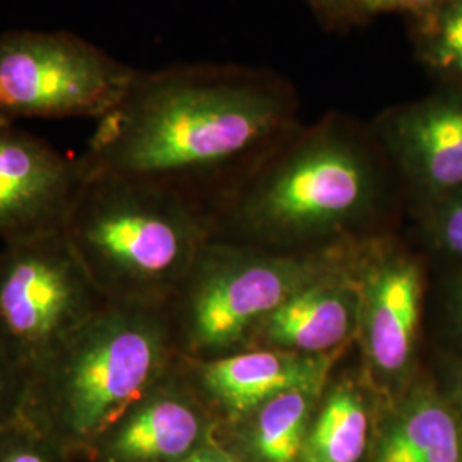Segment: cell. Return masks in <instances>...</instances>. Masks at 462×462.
<instances>
[{
  "mask_svg": "<svg viewBox=\"0 0 462 462\" xmlns=\"http://www.w3.org/2000/svg\"><path fill=\"white\" fill-rule=\"evenodd\" d=\"M300 97L267 67L179 64L137 69L78 158L84 177L170 183L209 209L297 131Z\"/></svg>",
  "mask_w": 462,
  "mask_h": 462,
  "instance_id": "obj_1",
  "label": "cell"
},
{
  "mask_svg": "<svg viewBox=\"0 0 462 462\" xmlns=\"http://www.w3.org/2000/svg\"><path fill=\"white\" fill-rule=\"evenodd\" d=\"M393 166L368 125L332 112L298 127L247 179L209 209L271 240L347 230L377 213Z\"/></svg>",
  "mask_w": 462,
  "mask_h": 462,
  "instance_id": "obj_2",
  "label": "cell"
},
{
  "mask_svg": "<svg viewBox=\"0 0 462 462\" xmlns=\"http://www.w3.org/2000/svg\"><path fill=\"white\" fill-rule=\"evenodd\" d=\"M179 358L165 305L108 300L32 370L23 414L67 454H93Z\"/></svg>",
  "mask_w": 462,
  "mask_h": 462,
  "instance_id": "obj_3",
  "label": "cell"
},
{
  "mask_svg": "<svg viewBox=\"0 0 462 462\" xmlns=\"http://www.w3.org/2000/svg\"><path fill=\"white\" fill-rule=\"evenodd\" d=\"M62 231L103 297L158 305L213 236L198 199L170 183L120 175L84 177Z\"/></svg>",
  "mask_w": 462,
  "mask_h": 462,
  "instance_id": "obj_4",
  "label": "cell"
},
{
  "mask_svg": "<svg viewBox=\"0 0 462 462\" xmlns=\"http://www.w3.org/2000/svg\"><path fill=\"white\" fill-rule=\"evenodd\" d=\"M322 276L320 261L245 257L211 238L166 300L179 356L213 360L230 355L248 330Z\"/></svg>",
  "mask_w": 462,
  "mask_h": 462,
  "instance_id": "obj_5",
  "label": "cell"
},
{
  "mask_svg": "<svg viewBox=\"0 0 462 462\" xmlns=\"http://www.w3.org/2000/svg\"><path fill=\"white\" fill-rule=\"evenodd\" d=\"M135 72L72 32L9 30L0 34V122H97L125 95Z\"/></svg>",
  "mask_w": 462,
  "mask_h": 462,
  "instance_id": "obj_6",
  "label": "cell"
},
{
  "mask_svg": "<svg viewBox=\"0 0 462 462\" xmlns=\"http://www.w3.org/2000/svg\"><path fill=\"white\" fill-rule=\"evenodd\" d=\"M106 301L64 231L0 245V346L28 374Z\"/></svg>",
  "mask_w": 462,
  "mask_h": 462,
  "instance_id": "obj_7",
  "label": "cell"
},
{
  "mask_svg": "<svg viewBox=\"0 0 462 462\" xmlns=\"http://www.w3.org/2000/svg\"><path fill=\"white\" fill-rule=\"evenodd\" d=\"M410 194L435 208L462 189V86L382 110L370 122Z\"/></svg>",
  "mask_w": 462,
  "mask_h": 462,
  "instance_id": "obj_8",
  "label": "cell"
},
{
  "mask_svg": "<svg viewBox=\"0 0 462 462\" xmlns=\"http://www.w3.org/2000/svg\"><path fill=\"white\" fill-rule=\"evenodd\" d=\"M83 182L79 160L0 122V245L62 231Z\"/></svg>",
  "mask_w": 462,
  "mask_h": 462,
  "instance_id": "obj_9",
  "label": "cell"
},
{
  "mask_svg": "<svg viewBox=\"0 0 462 462\" xmlns=\"http://www.w3.org/2000/svg\"><path fill=\"white\" fill-rule=\"evenodd\" d=\"M208 406L183 374L180 358L99 440L101 462H177L206 446Z\"/></svg>",
  "mask_w": 462,
  "mask_h": 462,
  "instance_id": "obj_10",
  "label": "cell"
},
{
  "mask_svg": "<svg viewBox=\"0 0 462 462\" xmlns=\"http://www.w3.org/2000/svg\"><path fill=\"white\" fill-rule=\"evenodd\" d=\"M332 355L282 349L230 353L213 360L180 358L183 374L204 404L231 416L259 410L273 397L298 389H320Z\"/></svg>",
  "mask_w": 462,
  "mask_h": 462,
  "instance_id": "obj_11",
  "label": "cell"
},
{
  "mask_svg": "<svg viewBox=\"0 0 462 462\" xmlns=\"http://www.w3.org/2000/svg\"><path fill=\"white\" fill-rule=\"evenodd\" d=\"M421 307V274L393 255L374 265L362 291V326L370 365L382 379L401 377L413 360Z\"/></svg>",
  "mask_w": 462,
  "mask_h": 462,
  "instance_id": "obj_12",
  "label": "cell"
},
{
  "mask_svg": "<svg viewBox=\"0 0 462 462\" xmlns=\"http://www.w3.org/2000/svg\"><path fill=\"white\" fill-rule=\"evenodd\" d=\"M362 314V291L351 282L322 276L255 328L271 349L332 355L355 329Z\"/></svg>",
  "mask_w": 462,
  "mask_h": 462,
  "instance_id": "obj_13",
  "label": "cell"
},
{
  "mask_svg": "<svg viewBox=\"0 0 462 462\" xmlns=\"http://www.w3.org/2000/svg\"><path fill=\"white\" fill-rule=\"evenodd\" d=\"M375 462H462L459 425L440 401L420 397L385 431Z\"/></svg>",
  "mask_w": 462,
  "mask_h": 462,
  "instance_id": "obj_14",
  "label": "cell"
},
{
  "mask_svg": "<svg viewBox=\"0 0 462 462\" xmlns=\"http://www.w3.org/2000/svg\"><path fill=\"white\" fill-rule=\"evenodd\" d=\"M370 437L364 396L349 383L330 391L310 423L298 462H360Z\"/></svg>",
  "mask_w": 462,
  "mask_h": 462,
  "instance_id": "obj_15",
  "label": "cell"
},
{
  "mask_svg": "<svg viewBox=\"0 0 462 462\" xmlns=\"http://www.w3.org/2000/svg\"><path fill=\"white\" fill-rule=\"evenodd\" d=\"M416 60L439 86H462V0H440L408 19Z\"/></svg>",
  "mask_w": 462,
  "mask_h": 462,
  "instance_id": "obj_16",
  "label": "cell"
},
{
  "mask_svg": "<svg viewBox=\"0 0 462 462\" xmlns=\"http://www.w3.org/2000/svg\"><path fill=\"white\" fill-rule=\"evenodd\" d=\"M319 391H290L255 410L252 444L261 462L298 461L312 423V406Z\"/></svg>",
  "mask_w": 462,
  "mask_h": 462,
  "instance_id": "obj_17",
  "label": "cell"
},
{
  "mask_svg": "<svg viewBox=\"0 0 462 462\" xmlns=\"http://www.w3.org/2000/svg\"><path fill=\"white\" fill-rule=\"evenodd\" d=\"M322 28L334 33H347L365 28L379 17L418 16L440 0H303Z\"/></svg>",
  "mask_w": 462,
  "mask_h": 462,
  "instance_id": "obj_18",
  "label": "cell"
},
{
  "mask_svg": "<svg viewBox=\"0 0 462 462\" xmlns=\"http://www.w3.org/2000/svg\"><path fill=\"white\" fill-rule=\"evenodd\" d=\"M66 454L23 413L0 429V462H64Z\"/></svg>",
  "mask_w": 462,
  "mask_h": 462,
  "instance_id": "obj_19",
  "label": "cell"
},
{
  "mask_svg": "<svg viewBox=\"0 0 462 462\" xmlns=\"http://www.w3.org/2000/svg\"><path fill=\"white\" fill-rule=\"evenodd\" d=\"M30 374L0 346V429L23 413Z\"/></svg>",
  "mask_w": 462,
  "mask_h": 462,
  "instance_id": "obj_20",
  "label": "cell"
},
{
  "mask_svg": "<svg viewBox=\"0 0 462 462\" xmlns=\"http://www.w3.org/2000/svg\"><path fill=\"white\" fill-rule=\"evenodd\" d=\"M433 231L440 245L462 257V189L433 208Z\"/></svg>",
  "mask_w": 462,
  "mask_h": 462,
  "instance_id": "obj_21",
  "label": "cell"
},
{
  "mask_svg": "<svg viewBox=\"0 0 462 462\" xmlns=\"http://www.w3.org/2000/svg\"><path fill=\"white\" fill-rule=\"evenodd\" d=\"M177 462H238L230 457L226 452H223L221 448L206 444V446L199 447L198 450H194L192 454H189L187 457H183Z\"/></svg>",
  "mask_w": 462,
  "mask_h": 462,
  "instance_id": "obj_22",
  "label": "cell"
},
{
  "mask_svg": "<svg viewBox=\"0 0 462 462\" xmlns=\"http://www.w3.org/2000/svg\"><path fill=\"white\" fill-rule=\"evenodd\" d=\"M454 317H456V322L459 324V328L462 329V284L457 290L456 300H454Z\"/></svg>",
  "mask_w": 462,
  "mask_h": 462,
  "instance_id": "obj_23",
  "label": "cell"
},
{
  "mask_svg": "<svg viewBox=\"0 0 462 462\" xmlns=\"http://www.w3.org/2000/svg\"><path fill=\"white\" fill-rule=\"evenodd\" d=\"M461 404H462V393H461Z\"/></svg>",
  "mask_w": 462,
  "mask_h": 462,
  "instance_id": "obj_24",
  "label": "cell"
}]
</instances>
